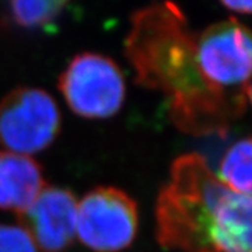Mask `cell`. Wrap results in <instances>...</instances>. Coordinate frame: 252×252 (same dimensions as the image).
I'll return each instance as SVG.
<instances>
[{
	"mask_svg": "<svg viewBox=\"0 0 252 252\" xmlns=\"http://www.w3.org/2000/svg\"><path fill=\"white\" fill-rule=\"evenodd\" d=\"M251 139H241L225 152L220 162L219 178L227 187L243 195H251Z\"/></svg>",
	"mask_w": 252,
	"mask_h": 252,
	"instance_id": "9",
	"label": "cell"
},
{
	"mask_svg": "<svg viewBox=\"0 0 252 252\" xmlns=\"http://www.w3.org/2000/svg\"><path fill=\"white\" fill-rule=\"evenodd\" d=\"M196 56L205 80L241 117L251 101L252 42L235 17L206 27L196 35Z\"/></svg>",
	"mask_w": 252,
	"mask_h": 252,
	"instance_id": "3",
	"label": "cell"
},
{
	"mask_svg": "<svg viewBox=\"0 0 252 252\" xmlns=\"http://www.w3.org/2000/svg\"><path fill=\"white\" fill-rule=\"evenodd\" d=\"M69 108L87 119L114 117L125 102V77L117 63L105 55H76L58 81Z\"/></svg>",
	"mask_w": 252,
	"mask_h": 252,
	"instance_id": "4",
	"label": "cell"
},
{
	"mask_svg": "<svg viewBox=\"0 0 252 252\" xmlns=\"http://www.w3.org/2000/svg\"><path fill=\"white\" fill-rule=\"evenodd\" d=\"M0 252H38V248L21 225L0 224Z\"/></svg>",
	"mask_w": 252,
	"mask_h": 252,
	"instance_id": "11",
	"label": "cell"
},
{
	"mask_svg": "<svg viewBox=\"0 0 252 252\" xmlns=\"http://www.w3.org/2000/svg\"><path fill=\"white\" fill-rule=\"evenodd\" d=\"M251 195L227 187L202 156L185 154L157 198V241L181 252H251Z\"/></svg>",
	"mask_w": 252,
	"mask_h": 252,
	"instance_id": "2",
	"label": "cell"
},
{
	"mask_svg": "<svg viewBox=\"0 0 252 252\" xmlns=\"http://www.w3.org/2000/svg\"><path fill=\"white\" fill-rule=\"evenodd\" d=\"M42 167L32 157L0 152V209L14 212L26 210L45 188Z\"/></svg>",
	"mask_w": 252,
	"mask_h": 252,
	"instance_id": "8",
	"label": "cell"
},
{
	"mask_svg": "<svg viewBox=\"0 0 252 252\" xmlns=\"http://www.w3.org/2000/svg\"><path fill=\"white\" fill-rule=\"evenodd\" d=\"M72 0H10L14 23L24 28H38L54 23Z\"/></svg>",
	"mask_w": 252,
	"mask_h": 252,
	"instance_id": "10",
	"label": "cell"
},
{
	"mask_svg": "<svg viewBox=\"0 0 252 252\" xmlns=\"http://www.w3.org/2000/svg\"><path fill=\"white\" fill-rule=\"evenodd\" d=\"M137 205L122 189L99 187L77 202L76 237L95 252H119L137 234Z\"/></svg>",
	"mask_w": 252,
	"mask_h": 252,
	"instance_id": "6",
	"label": "cell"
},
{
	"mask_svg": "<svg viewBox=\"0 0 252 252\" xmlns=\"http://www.w3.org/2000/svg\"><path fill=\"white\" fill-rule=\"evenodd\" d=\"M17 219L18 225L30 234L36 248L62 252L76 237L77 199L67 189L46 185Z\"/></svg>",
	"mask_w": 252,
	"mask_h": 252,
	"instance_id": "7",
	"label": "cell"
},
{
	"mask_svg": "<svg viewBox=\"0 0 252 252\" xmlns=\"http://www.w3.org/2000/svg\"><path fill=\"white\" fill-rule=\"evenodd\" d=\"M61 111L42 89L18 87L0 101V144L13 153L31 156L54 143Z\"/></svg>",
	"mask_w": 252,
	"mask_h": 252,
	"instance_id": "5",
	"label": "cell"
},
{
	"mask_svg": "<svg viewBox=\"0 0 252 252\" xmlns=\"http://www.w3.org/2000/svg\"><path fill=\"white\" fill-rule=\"evenodd\" d=\"M220 3L225 9L240 13V14H250L252 9V0H220Z\"/></svg>",
	"mask_w": 252,
	"mask_h": 252,
	"instance_id": "12",
	"label": "cell"
},
{
	"mask_svg": "<svg viewBox=\"0 0 252 252\" xmlns=\"http://www.w3.org/2000/svg\"><path fill=\"white\" fill-rule=\"evenodd\" d=\"M125 54L136 83L161 93L181 132L223 136L241 118L205 80L196 56V34L177 3L156 1L133 13Z\"/></svg>",
	"mask_w": 252,
	"mask_h": 252,
	"instance_id": "1",
	"label": "cell"
}]
</instances>
